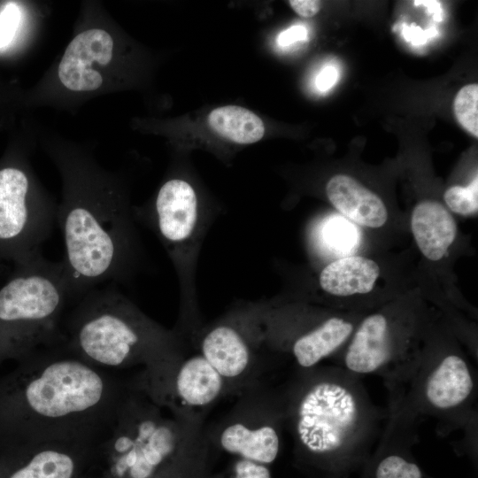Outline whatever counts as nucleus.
Segmentation results:
<instances>
[{"mask_svg":"<svg viewBox=\"0 0 478 478\" xmlns=\"http://www.w3.org/2000/svg\"><path fill=\"white\" fill-rule=\"evenodd\" d=\"M0 396V428L26 444L104 440L130 382L85 361L65 344L43 347Z\"/></svg>","mask_w":478,"mask_h":478,"instance_id":"obj_1","label":"nucleus"},{"mask_svg":"<svg viewBox=\"0 0 478 478\" xmlns=\"http://www.w3.org/2000/svg\"><path fill=\"white\" fill-rule=\"evenodd\" d=\"M285 429L299 462L320 475L348 478L359 469L387 419L361 377L337 366L295 369L280 389Z\"/></svg>","mask_w":478,"mask_h":478,"instance_id":"obj_2","label":"nucleus"},{"mask_svg":"<svg viewBox=\"0 0 478 478\" xmlns=\"http://www.w3.org/2000/svg\"><path fill=\"white\" fill-rule=\"evenodd\" d=\"M62 323L63 344L91 365L114 374L142 366L183 340L144 314L114 284L95 288L73 302Z\"/></svg>","mask_w":478,"mask_h":478,"instance_id":"obj_3","label":"nucleus"},{"mask_svg":"<svg viewBox=\"0 0 478 478\" xmlns=\"http://www.w3.org/2000/svg\"><path fill=\"white\" fill-rule=\"evenodd\" d=\"M104 441L115 474L129 478H151L170 465L182 473L204 470L211 445L204 426L174 416L132 382Z\"/></svg>","mask_w":478,"mask_h":478,"instance_id":"obj_4","label":"nucleus"},{"mask_svg":"<svg viewBox=\"0 0 478 478\" xmlns=\"http://www.w3.org/2000/svg\"><path fill=\"white\" fill-rule=\"evenodd\" d=\"M383 381L388 410L419 423L425 417L434 418L443 430L462 428L474 439L476 374L459 351L432 343L417 347Z\"/></svg>","mask_w":478,"mask_h":478,"instance_id":"obj_5","label":"nucleus"},{"mask_svg":"<svg viewBox=\"0 0 478 478\" xmlns=\"http://www.w3.org/2000/svg\"><path fill=\"white\" fill-rule=\"evenodd\" d=\"M73 302L60 262L41 252L13 264L0 285V358H23L63 343L62 323Z\"/></svg>","mask_w":478,"mask_h":478,"instance_id":"obj_6","label":"nucleus"},{"mask_svg":"<svg viewBox=\"0 0 478 478\" xmlns=\"http://www.w3.org/2000/svg\"><path fill=\"white\" fill-rule=\"evenodd\" d=\"M132 383L174 416L204 426L210 410L230 394L216 369L185 343L143 367Z\"/></svg>","mask_w":478,"mask_h":478,"instance_id":"obj_7","label":"nucleus"},{"mask_svg":"<svg viewBox=\"0 0 478 478\" xmlns=\"http://www.w3.org/2000/svg\"><path fill=\"white\" fill-rule=\"evenodd\" d=\"M264 310L262 305L234 309L197 331V351L221 375L230 394L259 382L266 347Z\"/></svg>","mask_w":478,"mask_h":478,"instance_id":"obj_8","label":"nucleus"},{"mask_svg":"<svg viewBox=\"0 0 478 478\" xmlns=\"http://www.w3.org/2000/svg\"><path fill=\"white\" fill-rule=\"evenodd\" d=\"M239 396L231 411L206 431L209 443L240 459L267 466L280 453L285 429L281 389L259 382Z\"/></svg>","mask_w":478,"mask_h":478,"instance_id":"obj_9","label":"nucleus"},{"mask_svg":"<svg viewBox=\"0 0 478 478\" xmlns=\"http://www.w3.org/2000/svg\"><path fill=\"white\" fill-rule=\"evenodd\" d=\"M57 222V210L35 194L27 173L0 169V261L13 264L41 252Z\"/></svg>","mask_w":478,"mask_h":478,"instance_id":"obj_10","label":"nucleus"},{"mask_svg":"<svg viewBox=\"0 0 478 478\" xmlns=\"http://www.w3.org/2000/svg\"><path fill=\"white\" fill-rule=\"evenodd\" d=\"M146 220L166 249L179 274L183 301L194 251L201 231V216L194 189L181 179H171L159 189ZM181 288V289H182Z\"/></svg>","mask_w":478,"mask_h":478,"instance_id":"obj_11","label":"nucleus"},{"mask_svg":"<svg viewBox=\"0 0 478 478\" xmlns=\"http://www.w3.org/2000/svg\"><path fill=\"white\" fill-rule=\"evenodd\" d=\"M266 347L293 360L295 369H309L339 352L356 326L342 315H328L314 322L291 321L265 307Z\"/></svg>","mask_w":478,"mask_h":478,"instance_id":"obj_12","label":"nucleus"},{"mask_svg":"<svg viewBox=\"0 0 478 478\" xmlns=\"http://www.w3.org/2000/svg\"><path fill=\"white\" fill-rule=\"evenodd\" d=\"M399 324L384 312L365 317L341 352L337 366L359 377L390 375L417 348L412 334Z\"/></svg>","mask_w":478,"mask_h":478,"instance_id":"obj_13","label":"nucleus"},{"mask_svg":"<svg viewBox=\"0 0 478 478\" xmlns=\"http://www.w3.org/2000/svg\"><path fill=\"white\" fill-rule=\"evenodd\" d=\"M376 447L362 466V478H435L427 474L412 453L419 422L387 410Z\"/></svg>","mask_w":478,"mask_h":478,"instance_id":"obj_14","label":"nucleus"},{"mask_svg":"<svg viewBox=\"0 0 478 478\" xmlns=\"http://www.w3.org/2000/svg\"><path fill=\"white\" fill-rule=\"evenodd\" d=\"M113 40L104 30L93 28L77 35L68 44L58 66L62 84L73 91H93L101 87L97 67L112 57Z\"/></svg>","mask_w":478,"mask_h":478,"instance_id":"obj_15","label":"nucleus"},{"mask_svg":"<svg viewBox=\"0 0 478 478\" xmlns=\"http://www.w3.org/2000/svg\"><path fill=\"white\" fill-rule=\"evenodd\" d=\"M326 193L335 208L356 224L378 228L388 220L382 200L349 175L333 176L327 183Z\"/></svg>","mask_w":478,"mask_h":478,"instance_id":"obj_16","label":"nucleus"},{"mask_svg":"<svg viewBox=\"0 0 478 478\" xmlns=\"http://www.w3.org/2000/svg\"><path fill=\"white\" fill-rule=\"evenodd\" d=\"M411 229L421 253L429 260H440L454 242L457 225L450 212L440 203L425 200L413 208Z\"/></svg>","mask_w":478,"mask_h":478,"instance_id":"obj_17","label":"nucleus"},{"mask_svg":"<svg viewBox=\"0 0 478 478\" xmlns=\"http://www.w3.org/2000/svg\"><path fill=\"white\" fill-rule=\"evenodd\" d=\"M380 275V266L373 259L362 256H348L335 259L320 274L319 283L326 293L335 297H351L373 290Z\"/></svg>","mask_w":478,"mask_h":478,"instance_id":"obj_18","label":"nucleus"},{"mask_svg":"<svg viewBox=\"0 0 478 478\" xmlns=\"http://www.w3.org/2000/svg\"><path fill=\"white\" fill-rule=\"evenodd\" d=\"M207 120L210 127L217 134L240 144L256 143L265 134L262 120L241 106L216 108L210 112Z\"/></svg>","mask_w":478,"mask_h":478,"instance_id":"obj_19","label":"nucleus"},{"mask_svg":"<svg viewBox=\"0 0 478 478\" xmlns=\"http://www.w3.org/2000/svg\"><path fill=\"white\" fill-rule=\"evenodd\" d=\"M76 443H42L28 462L15 471L9 478H72L74 474V459L68 448Z\"/></svg>","mask_w":478,"mask_h":478,"instance_id":"obj_20","label":"nucleus"},{"mask_svg":"<svg viewBox=\"0 0 478 478\" xmlns=\"http://www.w3.org/2000/svg\"><path fill=\"white\" fill-rule=\"evenodd\" d=\"M454 113L459 123L474 137H478V84L471 83L457 93Z\"/></svg>","mask_w":478,"mask_h":478,"instance_id":"obj_21","label":"nucleus"},{"mask_svg":"<svg viewBox=\"0 0 478 478\" xmlns=\"http://www.w3.org/2000/svg\"><path fill=\"white\" fill-rule=\"evenodd\" d=\"M444 202L453 212L461 215L474 214L478 210V177L468 186H452L443 195Z\"/></svg>","mask_w":478,"mask_h":478,"instance_id":"obj_22","label":"nucleus"},{"mask_svg":"<svg viewBox=\"0 0 478 478\" xmlns=\"http://www.w3.org/2000/svg\"><path fill=\"white\" fill-rule=\"evenodd\" d=\"M20 12L14 4H7L0 13V49L12 41L18 28Z\"/></svg>","mask_w":478,"mask_h":478,"instance_id":"obj_23","label":"nucleus"},{"mask_svg":"<svg viewBox=\"0 0 478 478\" xmlns=\"http://www.w3.org/2000/svg\"><path fill=\"white\" fill-rule=\"evenodd\" d=\"M229 478H272V476L267 466L239 458Z\"/></svg>","mask_w":478,"mask_h":478,"instance_id":"obj_24","label":"nucleus"},{"mask_svg":"<svg viewBox=\"0 0 478 478\" xmlns=\"http://www.w3.org/2000/svg\"><path fill=\"white\" fill-rule=\"evenodd\" d=\"M330 227L331 231L328 232V242L337 249H340V246L342 249H344L345 245L352 240L351 238V232L346 229L348 226L345 224H335L330 225Z\"/></svg>","mask_w":478,"mask_h":478,"instance_id":"obj_25","label":"nucleus"},{"mask_svg":"<svg viewBox=\"0 0 478 478\" xmlns=\"http://www.w3.org/2000/svg\"><path fill=\"white\" fill-rule=\"evenodd\" d=\"M307 30L304 26L295 25L281 32L277 38V42L281 47H286L297 41L305 40Z\"/></svg>","mask_w":478,"mask_h":478,"instance_id":"obj_26","label":"nucleus"},{"mask_svg":"<svg viewBox=\"0 0 478 478\" xmlns=\"http://www.w3.org/2000/svg\"><path fill=\"white\" fill-rule=\"evenodd\" d=\"M289 4L296 13L305 18L316 15L321 5V3L316 0H290Z\"/></svg>","mask_w":478,"mask_h":478,"instance_id":"obj_27","label":"nucleus"},{"mask_svg":"<svg viewBox=\"0 0 478 478\" xmlns=\"http://www.w3.org/2000/svg\"><path fill=\"white\" fill-rule=\"evenodd\" d=\"M338 73L334 66L324 67L316 78V86L321 91H326L332 88L336 82Z\"/></svg>","mask_w":478,"mask_h":478,"instance_id":"obj_28","label":"nucleus"},{"mask_svg":"<svg viewBox=\"0 0 478 478\" xmlns=\"http://www.w3.org/2000/svg\"><path fill=\"white\" fill-rule=\"evenodd\" d=\"M203 471H197L189 474H178L176 476H170L166 478H200Z\"/></svg>","mask_w":478,"mask_h":478,"instance_id":"obj_29","label":"nucleus"},{"mask_svg":"<svg viewBox=\"0 0 478 478\" xmlns=\"http://www.w3.org/2000/svg\"><path fill=\"white\" fill-rule=\"evenodd\" d=\"M320 478H342V477L336 476V475L323 474V475H320Z\"/></svg>","mask_w":478,"mask_h":478,"instance_id":"obj_30","label":"nucleus"}]
</instances>
